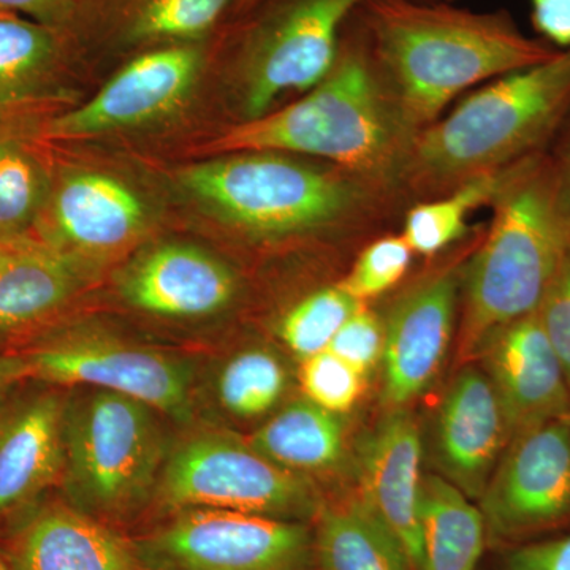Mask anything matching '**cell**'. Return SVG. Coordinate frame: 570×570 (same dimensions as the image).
<instances>
[{
  "instance_id": "1",
  "label": "cell",
  "mask_w": 570,
  "mask_h": 570,
  "mask_svg": "<svg viewBox=\"0 0 570 570\" xmlns=\"http://www.w3.org/2000/svg\"><path fill=\"white\" fill-rule=\"evenodd\" d=\"M184 189L250 242L384 235L411 206L395 183L294 154L235 153L186 168Z\"/></svg>"
},
{
  "instance_id": "2",
  "label": "cell",
  "mask_w": 570,
  "mask_h": 570,
  "mask_svg": "<svg viewBox=\"0 0 570 570\" xmlns=\"http://www.w3.org/2000/svg\"><path fill=\"white\" fill-rule=\"evenodd\" d=\"M356 17L389 91L417 134L469 88L560 51L527 36L504 9L472 11L448 0H367Z\"/></svg>"
},
{
  "instance_id": "3",
  "label": "cell",
  "mask_w": 570,
  "mask_h": 570,
  "mask_svg": "<svg viewBox=\"0 0 570 570\" xmlns=\"http://www.w3.org/2000/svg\"><path fill=\"white\" fill-rule=\"evenodd\" d=\"M417 135L389 91L355 11L324 80L303 99L217 135L208 149L294 154L400 186Z\"/></svg>"
},
{
  "instance_id": "4",
  "label": "cell",
  "mask_w": 570,
  "mask_h": 570,
  "mask_svg": "<svg viewBox=\"0 0 570 570\" xmlns=\"http://www.w3.org/2000/svg\"><path fill=\"white\" fill-rule=\"evenodd\" d=\"M570 112V48L485 82L415 137L400 186L411 204L549 151Z\"/></svg>"
},
{
  "instance_id": "5",
  "label": "cell",
  "mask_w": 570,
  "mask_h": 570,
  "mask_svg": "<svg viewBox=\"0 0 570 570\" xmlns=\"http://www.w3.org/2000/svg\"><path fill=\"white\" fill-rule=\"evenodd\" d=\"M461 279V354H482L499 330L538 313L570 253V212L549 151L509 171Z\"/></svg>"
},
{
  "instance_id": "6",
  "label": "cell",
  "mask_w": 570,
  "mask_h": 570,
  "mask_svg": "<svg viewBox=\"0 0 570 570\" xmlns=\"http://www.w3.org/2000/svg\"><path fill=\"white\" fill-rule=\"evenodd\" d=\"M154 412L134 397L104 390L66 406L67 482L82 512L122 515L151 493L164 460Z\"/></svg>"
},
{
  "instance_id": "7",
  "label": "cell",
  "mask_w": 570,
  "mask_h": 570,
  "mask_svg": "<svg viewBox=\"0 0 570 570\" xmlns=\"http://www.w3.org/2000/svg\"><path fill=\"white\" fill-rule=\"evenodd\" d=\"M367 0H262L238 32L234 85L243 121L284 94L307 92L332 70L352 14Z\"/></svg>"
},
{
  "instance_id": "8",
  "label": "cell",
  "mask_w": 570,
  "mask_h": 570,
  "mask_svg": "<svg viewBox=\"0 0 570 570\" xmlns=\"http://www.w3.org/2000/svg\"><path fill=\"white\" fill-rule=\"evenodd\" d=\"M160 499L168 508L234 510L288 520L316 508L298 472L273 463L250 444L206 434L190 439L165 464Z\"/></svg>"
},
{
  "instance_id": "9",
  "label": "cell",
  "mask_w": 570,
  "mask_h": 570,
  "mask_svg": "<svg viewBox=\"0 0 570 570\" xmlns=\"http://www.w3.org/2000/svg\"><path fill=\"white\" fill-rule=\"evenodd\" d=\"M313 546L298 521L187 509L135 550L145 570H307Z\"/></svg>"
},
{
  "instance_id": "10",
  "label": "cell",
  "mask_w": 570,
  "mask_h": 570,
  "mask_svg": "<svg viewBox=\"0 0 570 570\" xmlns=\"http://www.w3.org/2000/svg\"><path fill=\"white\" fill-rule=\"evenodd\" d=\"M21 379L86 385L119 393L154 411L184 419L190 411V371L154 348L99 332H69L14 355Z\"/></svg>"
},
{
  "instance_id": "11",
  "label": "cell",
  "mask_w": 570,
  "mask_h": 570,
  "mask_svg": "<svg viewBox=\"0 0 570 570\" xmlns=\"http://www.w3.org/2000/svg\"><path fill=\"white\" fill-rule=\"evenodd\" d=\"M480 512L491 538H513L570 517V415L523 431L509 442Z\"/></svg>"
},
{
  "instance_id": "12",
  "label": "cell",
  "mask_w": 570,
  "mask_h": 570,
  "mask_svg": "<svg viewBox=\"0 0 570 570\" xmlns=\"http://www.w3.org/2000/svg\"><path fill=\"white\" fill-rule=\"evenodd\" d=\"M204 63L205 52L197 43L142 51L89 102L52 119L47 134L58 140H80L163 119L187 99Z\"/></svg>"
},
{
  "instance_id": "13",
  "label": "cell",
  "mask_w": 570,
  "mask_h": 570,
  "mask_svg": "<svg viewBox=\"0 0 570 570\" xmlns=\"http://www.w3.org/2000/svg\"><path fill=\"white\" fill-rule=\"evenodd\" d=\"M466 261L428 273L396 299L384 321V397L393 409L422 395L448 354Z\"/></svg>"
},
{
  "instance_id": "14",
  "label": "cell",
  "mask_w": 570,
  "mask_h": 570,
  "mask_svg": "<svg viewBox=\"0 0 570 570\" xmlns=\"http://www.w3.org/2000/svg\"><path fill=\"white\" fill-rule=\"evenodd\" d=\"M482 354L510 441L530 428L570 415L568 381L539 313L499 330Z\"/></svg>"
},
{
  "instance_id": "15",
  "label": "cell",
  "mask_w": 570,
  "mask_h": 570,
  "mask_svg": "<svg viewBox=\"0 0 570 570\" xmlns=\"http://www.w3.org/2000/svg\"><path fill=\"white\" fill-rule=\"evenodd\" d=\"M420 463L417 422L403 407L390 411L360 449V501L396 539L412 570L422 568Z\"/></svg>"
},
{
  "instance_id": "16",
  "label": "cell",
  "mask_w": 570,
  "mask_h": 570,
  "mask_svg": "<svg viewBox=\"0 0 570 570\" xmlns=\"http://www.w3.org/2000/svg\"><path fill=\"white\" fill-rule=\"evenodd\" d=\"M121 294L130 305L170 318L220 313L238 294V277L200 247L168 243L146 250L124 269Z\"/></svg>"
},
{
  "instance_id": "17",
  "label": "cell",
  "mask_w": 570,
  "mask_h": 570,
  "mask_svg": "<svg viewBox=\"0 0 570 570\" xmlns=\"http://www.w3.org/2000/svg\"><path fill=\"white\" fill-rule=\"evenodd\" d=\"M145 204L119 179L92 171L66 176L51 195L43 239L81 257H105L135 242L146 227Z\"/></svg>"
},
{
  "instance_id": "18",
  "label": "cell",
  "mask_w": 570,
  "mask_h": 570,
  "mask_svg": "<svg viewBox=\"0 0 570 570\" xmlns=\"http://www.w3.org/2000/svg\"><path fill=\"white\" fill-rule=\"evenodd\" d=\"M510 442L493 384L479 370H464L439 411L438 459L449 482L468 498L482 497Z\"/></svg>"
},
{
  "instance_id": "19",
  "label": "cell",
  "mask_w": 570,
  "mask_h": 570,
  "mask_svg": "<svg viewBox=\"0 0 570 570\" xmlns=\"http://www.w3.org/2000/svg\"><path fill=\"white\" fill-rule=\"evenodd\" d=\"M11 570H145L132 543L80 509L45 505L11 535Z\"/></svg>"
},
{
  "instance_id": "20",
  "label": "cell",
  "mask_w": 570,
  "mask_h": 570,
  "mask_svg": "<svg viewBox=\"0 0 570 570\" xmlns=\"http://www.w3.org/2000/svg\"><path fill=\"white\" fill-rule=\"evenodd\" d=\"M81 261L26 234L0 238V336L47 324L81 287Z\"/></svg>"
},
{
  "instance_id": "21",
  "label": "cell",
  "mask_w": 570,
  "mask_h": 570,
  "mask_svg": "<svg viewBox=\"0 0 570 570\" xmlns=\"http://www.w3.org/2000/svg\"><path fill=\"white\" fill-rule=\"evenodd\" d=\"M63 412L61 397L41 395L0 417V519L36 501L66 469Z\"/></svg>"
},
{
  "instance_id": "22",
  "label": "cell",
  "mask_w": 570,
  "mask_h": 570,
  "mask_svg": "<svg viewBox=\"0 0 570 570\" xmlns=\"http://www.w3.org/2000/svg\"><path fill=\"white\" fill-rule=\"evenodd\" d=\"M420 570H478L487 528L480 509L449 480L422 479Z\"/></svg>"
},
{
  "instance_id": "23",
  "label": "cell",
  "mask_w": 570,
  "mask_h": 570,
  "mask_svg": "<svg viewBox=\"0 0 570 570\" xmlns=\"http://www.w3.org/2000/svg\"><path fill=\"white\" fill-rule=\"evenodd\" d=\"M257 452L288 471H325L344 455L340 415L309 400L296 401L265 423L249 442Z\"/></svg>"
},
{
  "instance_id": "24",
  "label": "cell",
  "mask_w": 570,
  "mask_h": 570,
  "mask_svg": "<svg viewBox=\"0 0 570 570\" xmlns=\"http://www.w3.org/2000/svg\"><path fill=\"white\" fill-rule=\"evenodd\" d=\"M314 546L322 570H412L400 543L360 499L324 510Z\"/></svg>"
},
{
  "instance_id": "25",
  "label": "cell",
  "mask_w": 570,
  "mask_h": 570,
  "mask_svg": "<svg viewBox=\"0 0 570 570\" xmlns=\"http://www.w3.org/2000/svg\"><path fill=\"white\" fill-rule=\"evenodd\" d=\"M69 33L0 11V105L21 102L50 80L66 58Z\"/></svg>"
},
{
  "instance_id": "26",
  "label": "cell",
  "mask_w": 570,
  "mask_h": 570,
  "mask_svg": "<svg viewBox=\"0 0 570 570\" xmlns=\"http://www.w3.org/2000/svg\"><path fill=\"white\" fill-rule=\"evenodd\" d=\"M236 0H124L119 40L135 47L197 43L234 10Z\"/></svg>"
},
{
  "instance_id": "27",
  "label": "cell",
  "mask_w": 570,
  "mask_h": 570,
  "mask_svg": "<svg viewBox=\"0 0 570 570\" xmlns=\"http://www.w3.org/2000/svg\"><path fill=\"white\" fill-rule=\"evenodd\" d=\"M510 170L483 176L442 197L409 206L401 220L400 234L412 253L436 257L464 242L472 232L469 216L482 206L491 205Z\"/></svg>"
},
{
  "instance_id": "28",
  "label": "cell",
  "mask_w": 570,
  "mask_h": 570,
  "mask_svg": "<svg viewBox=\"0 0 570 570\" xmlns=\"http://www.w3.org/2000/svg\"><path fill=\"white\" fill-rule=\"evenodd\" d=\"M365 306L348 295L340 284L325 285L296 302L281 318L277 335L299 358L328 348L337 330Z\"/></svg>"
},
{
  "instance_id": "29",
  "label": "cell",
  "mask_w": 570,
  "mask_h": 570,
  "mask_svg": "<svg viewBox=\"0 0 570 570\" xmlns=\"http://www.w3.org/2000/svg\"><path fill=\"white\" fill-rule=\"evenodd\" d=\"M47 197V175L37 157L21 142L0 141V236L24 234Z\"/></svg>"
},
{
  "instance_id": "30",
  "label": "cell",
  "mask_w": 570,
  "mask_h": 570,
  "mask_svg": "<svg viewBox=\"0 0 570 570\" xmlns=\"http://www.w3.org/2000/svg\"><path fill=\"white\" fill-rule=\"evenodd\" d=\"M287 376L272 352L250 348L232 358L219 377L223 406L239 417H257L283 396Z\"/></svg>"
},
{
  "instance_id": "31",
  "label": "cell",
  "mask_w": 570,
  "mask_h": 570,
  "mask_svg": "<svg viewBox=\"0 0 570 570\" xmlns=\"http://www.w3.org/2000/svg\"><path fill=\"white\" fill-rule=\"evenodd\" d=\"M412 257L414 253L400 232L377 236L358 250L354 264L337 284L366 305L403 281L411 268Z\"/></svg>"
},
{
  "instance_id": "32",
  "label": "cell",
  "mask_w": 570,
  "mask_h": 570,
  "mask_svg": "<svg viewBox=\"0 0 570 570\" xmlns=\"http://www.w3.org/2000/svg\"><path fill=\"white\" fill-rule=\"evenodd\" d=\"M299 381L311 403L340 415L358 401L365 374L332 352L324 351L303 360Z\"/></svg>"
},
{
  "instance_id": "33",
  "label": "cell",
  "mask_w": 570,
  "mask_h": 570,
  "mask_svg": "<svg viewBox=\"0 0 570 570\" xmlns=\"http://www.w3.org/2000/svg\"><path fill=\"white\" fill-rule=\"evenodd\" d=\"M385 322L370 307L362 306L337 330L326 351L332 352L365 374L384 354Z\"/></svg>"
},
{
  "instance_id": "34",
  "label": "cell",
  "mask_w": 570,
  "mask_h": 570,
  "mask_svg": "<svg viewBox=\"0 0 570 570\" xmlns=\"http://www.w3.org/2000/svg\"><path fill=\"white\" fill-rule=\"evenodd\" d=\"M538 313L551 347L560 360L570 390V253L551 283Z\"/></svg>"
},
{
  "instance_id": "35",
  "label": "cell",
  "mask_w": 570,
  "mask_h": 570,
  "mask_svg": "<svg viewBox=\"0 0 570 570\" xmlns=\"http://www.w3.org/2000/svg\"><path fill=\"white\" fill-rule=\"evenodd\" d=\"M530 7L531 24L539 39L557 50L570 48V0H530Z\"/></svg>"
},
{
  "instance_id": "36",
  "label": "cell",
  "mask_w": 570,
  "mask_h": 570,
  "mask_svg": "<svg viewBox=\"0 0 570 570\" xmlns=\"http://www.w3.org/2000/svg\"><path fill=\"white\" fill-rule=\"evenodd\" d=\"M508 570H570V535L520 547L509 554Z\"/></svg>"
},
{
  "instance_id": "37",
  "label": "cell",
  "mask_w": 570,
  "mask_h": 570,
  "mask_svg": "<svg viewBox=\"0 0 570 570\" xmlns=\"http://www.w3.org/2000/svg\"><path fill=\"white\" fill-rule=\"evenodd\" d=\"M0 10L28 14L41 24L70 29L77 18L78 0H0Z\"/></svg>"
},
{
  "instance_id": "38",
  "label": "cell",
  "mask_w": 570,
  "mask_h": 570,
  "mask_svg": "<svg viewBox=\"0 0 570 570\" xmlns=\"http://www.w3.org/2000/svg\"><path fill=\"white\" fill-rule=\"evenodd\" d=\"M549 156L557 170L562 200L570 212V112L557 138L551 142Z\"/></svg>"
},
{
  "instance_id": "39",
  "label": "cell",
  "mask_w": 570,
  "mask_h": 570,
  "mask_svg": "<svg viewBox=\"0 0 570 570\" xmlns=\"http://www.w3.org/2000/svg\"><path fill=\"white\" fill-rule=\"evenodd\" d=\"M14 381H20L17 356H0V395Z\"/></svg>"
},
{
  "instance_id": "40",
  "label": "cell",
  "mask_w": 570,
  "mask_h": 570,
  "mask_svg": "<svg viewBox=\"0 0 570 570\" xmlns=\"http://www.w3.org/2000/svg\"><path fill=\"white\" fill-rule=\"evenodd\" d=\"M262 0H236L234 10H232V13L235 14V17H243V14L249 13L250 10L254 9L257 3H261Z\"/></svg>"
},
{
  "instance_id": "41",
  "label": "cell",
  "mask_w": 570,
  "mask_h": 570,
  "mask_svg": "<svg viewBox=\"0 0 570 570\" xmlns=\"http://www.w3.org/2000/svg\"><path fill=\"white\" fill-rule=\"evenodd\" d=\"M0 570H11L9 560H7L6 554L0 553Z\"/></svg>"
},
{
  "instance_id": "42",
  "label": "cell",
  "mask_w": 570,
  "mask_h": 570,
  "mask_svg": "<svg viewBox=\"0 0 570 570\" xmlns=\"http://www.w3.org/2000/svg\"><path fill=\"white\" fill-rule=\"evenodd\" d=\"M0 238H2V236H0Z\"/></svg>"
},
{
  "instance_id": "43",
  "label": "cell",
  "mask_w": 570,
  "mask_h": 570,
  "mask_svg": "<svg viewBox=\"0 0 570 570\" xmlns=\"http://www.w3.org/2000/svg\"><path fill=\"white\" fill-rule=\"evenodd\" d=\"M0 11H2V10H0Z\"/></svg>"
}]
</instances>
